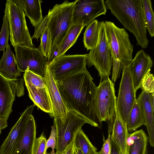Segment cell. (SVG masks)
<instances>
[{"instance_id": "f1b7e54d", "label": "cell", "mask_w": 154, "mask_h": 154, "mask_svg": "<svg viewBox=\"0 0 154 154\" xmlns=\"http://www.w3.org/2000/svg\"><path fill=\"white\" fill-rule=\"evenodd\" d=\"M146 28L151 37L154 36V13L151 0H141Z\"/></svg>"}, {"instance_id": "277c9868", "label": "cell", "mask_w": 154, "mask_h": 154, "mask_svg": "<svg viewBox=\"0 0 154 154\" xmlns=\"http://www.w3.org/2000/svg\"><path fill=\"white\" fill-rule=\"evenodd\" d=\"M76 2V0L72 2L67 0L61 4H56L46 15L51 35L48 64L55 57V53L72 24V12Z\"/></svg>"}, {"instance_id": "2e32d148", "label": "cell", "mask_w": 154, "mask_h": 154, "mask_svg": "<svg viewBox=\"0 0 154 154\" xmlns=\"http://www.w3.org/2000/svg\"><path fill=\"white\" fill-rule=\"evenodd\" d=\"M43 78L45 82L51 106L52 112L49 114L50 116L52 118L64 119L68 110L64 103L56 82L48 65Z\"/></svg>"}, {"instance_id": "e0dca14e", "label": "cell", "mask_w": 154, "mask_h": 154, "mask_svg": "<svg viewBox=\"0 0 154 154\" xmlns=\"http://www.w3.org/2000/svg\"><path fill=\"white\" fill-rule=\"evenodd\" d=\"M153 65L150 57L143 50L138 51L128 66L135 91L140 88L142 79L150 72Z\"/></svg>"}, {"instance_id": "d4e9b609", "label": "cell", "mask_w": 154, "mask_h": 154, "mask_svg": "<svg viewBox=\"0 0 154 154\" xmlns=\"http://www.w3.org/2000/svg\"><path fill=\"white\" fill-rule=\"evenodd\" d=\"M84 27L81 24H72L60 46L54 58L64 55L76 42Z\"/></svg>"}, {"instance_id": "44dd1931", "label": "cell", "mask_w": 154, "mask_h": 154, "mask_svg": "<svg viewBox=\"0 0 154 154\" xmlns=\"http://www.w3.org/2000/svg\"><path fill=\"white\" fill-rule=\"evenodd\" d=\"M24 11L25 16L29 19L32 26L35 28L42 21L43 17L40 0H11Z\"/></svg>"}, {"instance_id": "83f0119b", "label": "cell", "mask_w": 154, "mask_h": 154, "mask_svg": "<svg viewBox=\"0 0 154 154\" xmlns=\"http://www.w3.org/2000/svg\"><path fill=\"white\" fill-rule=\"evenodd\" d=\"M74 143L75 148L80 149L83 154H96L97 152V149L82 129L76 135Z\"/></svg>"}, {"instance_id": "1f68e13d", "label": "cell", "mask_w": 154, "mask_h": 154, "mask_svg": "<svg viewBox=\"0 0 154 154\" xmlns=\"http://www.w3.org/2000/svg\"><path fill=\"white\" fill-rule=\"evenodd\" d=\"M46 141L43 133L38 138H36L33 144L32 154H45Z\"/></svg>"}, {"instance_id": "6da1fadb", "label": "cell", "mask_w": 154, "mask_h": 154, "mask_svg": "<svg viewBox=\"0 0 154 154\" xmlns=\"http://www.w3.org/2000/svg\"><path fill=\"white\" fill-rule=\"evenodd\" d=\"M87 69L56 81L64 103L68 110L77 114L90 125L102 127L96 114L97 86Z\"/></svg>"}, {"instance_id": "f546056e", "label": "cell", "mask_w": 154, "mask_h": 154, "mask_svg": "<svg viewBox=\"0 0 154 154\" xmlns=\"http://www.w3.org/2000/svg\"><path fill=\"white\" fill-rule=\"evenodd\" d=\"M10 34L8 20L5 14L3 18V23L0 32V51H5V49L9 45L8 43Z\"/></svg>"}, {"instance_id": "4dcf8cb0", "label": "cell", "mask_w": 154, "mask_h": 154, "mask_svg": "<svg viewBox=\"0 0 154 154\" xmlns=\"http://www.w3.org/2000/svg\"><path fill=\"white\" fill-rule=\"evenodd\" d=\"M140 88L142 91L148 93H152L154 91V80L152 74L148 72L142 79Z\"/></svg>"}, {"instance_id": "7a4b0ae2", "label": "cell", "mask_w": 154, "mask_h": 154, "mask_svg": "<svg viewBox=\"0 0 154 154\" xmlns=\"http://www.w3.org/2000/svg\"><path fill=\"white\" fill-rule=\"evenodd\" d=\"M105 3L107 9L110 11L125 29L134 35L137 45L143 48H147L149 41L141 0H107Z\"/></svg>"}, {"instance_id": "8d00e7d4", "label": "cell", "mask_w": 154, "mask_h": 154, "mask_svg": "<svg viewBox=\"0 0 154 154\" xmlns=\"http://www.w3.org/2000/svg\"><path fill=\"white\" fill-rule=\"evenodd\" d=\"M8 120L0 117V129H4L8 126Z\"/></svg>"}, {"instance_id": "52a82bcc", "label": "cell", "mask_w": 154, "mask_h": 154, "mask_svg": "<svg viewBox=\"0 0 154 154\" xmlns=\"http://www.w3.org/2000/svg\"><path fill=\"white\" fill-rule=\"evenodd\" d=\"M86 64L89 67L94 66L101 81L107 79L111 74L112 60L106 37L103 21H100L97 42L95 47L87 54Z\"/></svg>"}, {"instance_id": "9a60e30c", "label": "cell", "mask_w": 154, "mask_h": 154, "mask_svg": "<svg viewBox=\"0 0 154 154\" xmlns=\"http://www.w3.org/2000/svg\"><path fill=\"white\" fill-rule=\"evenodd\" d=\"M34 104L28 106L10 131L0 148V154H14L23 135L26 123L35 106Z\"/></svg>"}, {"instance_id": "ba28073f", "label": "cell", "mask_w": 154, "mask_h": 154, "mask_svg": "<svg viewBox=\"0 0 154 154\" xmlns=\"http://www.w3.org/2000/svg\"><path fill=\"white\" fill-rule=\"evenodd\" d=\"M86 123V120L70 110L64 120L54 118V125L56 131L55 154L62 153L66 147L73 142L77 134Z\"/></svg>"}, {"instance_id": "b9f144b4", "label": "cell", "mask_w": 154, "mask_h": 154, "mask_svg": "<svg viewBox=\"0 0 154 154\" xmlns=\"http://www.w3.org/2000/svg\"><path fill=\"white\" fill-rule=\"evenodd\" d=\"M63 152L61 154H63Z\"/></svg>"}, {"instance_id": "4316f807", "label": "cell", "mask_w": 154, "mask_h": 154, "mask_svg": "<svg viewBox=\"0 0 154 154\" xmlns=\"http://www.w3.org/2000/svg\"><path fill=\"white\" fill-rule=\"evenodd\" d=\"M100 21L94 20L87 26L84 34L83 42L87 50L94 48L97 44L99 35Z\"/></svg>"}, {"instance_id": "9c48e42d", "label": "cell", "mask_w": 154, "mask_h": 154, "mask_svg": "<svg viewBox=\"0 0 154 154\" xmlns=\"http://www.w3.org/2000/svg\"><path fill=\"white\" fill-rule=\"evenodd\" d=\"M15 62L18 70L27 69L43 77L48 65L47 60L38 48L16 46L14 48Z\"/></svg>"}, {"instance_id": "30bf717a", "label": "cell", "mask_w": 154, "mask_h": 154, "mask_svg": "<svg viewBox=\"0 0 154 154\" xmlns=\"http://www.w3.org/2000/svg\"><path fill=\"white\" fill-rule=\"evenodd\" d=\"M87 54L63 55L54 59L48 67L56 81L86 69Z\"/></svg>"}, {"instance_id": "836d02e7", "label": "cell", "mask_w": 154, "mask_h": 154, "mask_svg": "<svg viewBox=\"0 0 154 154\" xmlns=\"http://www.w3.org/2000/svg\"><path fill=\"white\" fill-rule=\"evenodd\" d=\"M111 134H108L107 139L104 140L102 148L100 151L101 154H110Z\"/></svg>"}, {"instance_id": "60d3db41", "label": "cell", "mask_w": 154, "mask_h": 154, "mask_svg": "<svg viewBox=\"0 0 154 154\" xmlns=\"http://www.w3.org/2000/svg\"><path fill=\"white\" fill-rule=\"evenodd\" d=\"M46 154H50V153H46Z\"/></svg>"}, {"instance_id": "5b68a950", "label": "cell", "mask_w": 154, "mask_h": 154, "mask_svg": "<svg viewBox=\"0 0 154 154\" xmlns=\"http://www.w3.org/2000/svg\"><path fill=\"white\" fill-rule=\"evenodd\" d=\"M114 84L109 78L101 81L97 86L95 102V112L100 123L107 121L108 134H111L116 117L117 109Z\"/></svg>"}, {"instance_id": "8fae6325", "label": "cell", "mask_w": 154, "mask_h": 154, "mask_svg": "<svg viewBox=\"0 0 154 154\" xmlns=\"http://www.w3.org/2000/svg\"><path fill=\"white\" fill-rule=\"evenodd\" d=\"M23 78L10 79L0 73V117L8 119L16 97L24 94Z\"/></svg>"}, {"instance_id": "ac0fdd59", "label": "cell", "mask_w": 154, "mask_h": 154, "mask_svg": "<svg viewBox=\"0 0 154 154\" xmlns=\"http://www.w3.org/2000/svg\"><path fill=\"white\" fill-rule=\"evenodd\" d=\"M137 100L140 104L144 117L149 137L150 145L154 146V93H148L142 91Z\"/></svg>"}, {"instance_id": "d590c367", "label": "cell", "mask_w": 154, "mask_h": 154, "mask_svg": "<svg viewBox=\"0 0 154 154\" xmlns=\"http://www.w3.org/2000/svg\"><path fill=\"white\" fill-rule=\"evenodd\" d=\"M110 154H122L118 147L111 139L110 140Z\"/></svg>"}, {"instance_id": "cb8c5ba5", "label": "cell", "mask_w": 154, "mask_h": 154, "mask_svg": "<svg viewBox=\"0 0 154 154\" xmlns=\"http://www.w3.org/2000/svg\"><path fill=\"white\" fill-rule=\"evenodd\" d=\"M46 15L43 17L42 21L35 28L32 39L37 40L41 38V42L38 48L44 57L48 60L51 45V35L48 27L47 25Z\"/></svg>"}, {"instance_id": "7402d4cb", "label": "cell", "mask_w": 154, "mask_h": 154, "mask_svg": "<svg viewBox=\"0 0 154 154\" xmlns=\"http://www.w3.org/2000/svg\"><path fill=\"white\" fill-rule=\"evenodd\" d=\"M0 60V73L4 77L10 79H17L21 75V72L16 68L15 57L10 45L3 51Z\"/></svg>"}, {"instance_id": "f35d334b", "label": "cell", "mask_w": 154, "mask_h": 154, "mask_svg": "<svg viewBox=\"0 0 154 154\" xmlns=\"http://www.w3.org/2000/svg\"><path fill=\"white\" fill-rule=\"evenodd\" d=\"M96 154H100V152H97V153H96Z\"/></svg>"}, {"instance_id": "d6986e66", "label": "cell", "mask_w": 154, "mask_h": 154, "mask_svg": "<svg viewBox=\"0 0 154 154\" xmlns=\"http://www.w3.org/2000/svg\"><path fill=\"white\" fill-rule=\"evenodd\" d=\"M36 134L35 121L32 115L26 123L23 135L14 154H32Z\"/></svg>"}, {"instance_id": "4fadbf2b", "label": "cell", "mask_w": 154, "mask_h": 154, "mask_svg": "<svg viewBox=\"0 0 154 154\" xmlns=\"http://www.w3.org/2000/svg\"><path fill=\"white\" fill-rule=\"evenodd\" d=\"M122 70L118 97L116 98V107L122 120L126 123L136 99V92L128 66L124 67Z\"/></svg>"}, {"instance_id": "7c38bea8", "label": "cell", "mask_w": 154, "mask_h": 154, "mask_svg": "<svg viewBox=\"0 0 154 154\" xmlns=\"http://www.w3.org/2000/svg\"><path fill=\"white\" fill-rule=\"evenodd\" d=\"M23 77L29 96L34 104L43 111L51 114V106L44 78L28 69L24 72Z\"/></svg>"}, {"instance_id": "5bb4252c", "label": "cell", "mask_w": 154, "mask_h": 154, "mask_svg": "<svg viewBox=\"0 0 154 154\" xmlns=\"http://www.w3.org/2000/svg\"><path fill=\"white\" fill-rule=\"evenodd\" d=\"M106 11L103 0H76L72 12V24L87 26L97 17L105 15Z\"/></svg>"}, {"instance_id": "e575fe53", "label": "cell", "mask_w": 154, "mask_h": 154, "mask_svg": "<svg viewBox=\"0 0 154 154\" xmlns=\"http://www.w3.org/2000/svg\"><path fill=\"white\" fill-rule=\"evenodd\" d=\"M76 150L73 141L65 149L63 154H75Z\"/></svg>"}, {"instance_id": "d6a6232c", "label": "cell", "mask_w": 154, "mask_h": 154, "mask_svg": "<svg viewBox=\"0 0 154 154\" xmlns=\"http://www.w3.org/2000/svg\"><path fill=\"white\" fill-rule=\"evenodd\" d=\"M56 131L55 127L53 125L51 127V133L48 139L46 141L45 154L49 148H51L52 151L50 154H55L54 150L56 146Z\"/></svg>"}, {"instance_id": "ffe728a7", "label": "cell", "mask_w": 154, "mask_h": 154, "mask_svg": "<svg viewBox=\"0 0 154 154\" xmlns=\"http://www.w3.org/2000/svg\"><path fill=\"white\" fill-rule=\"evenodd\" d=\"M129 134L126 123L121 119L117 110L111 134V139L116 144L122 154H126L127 140Z\"/></svg>"}, {"instance_id": "74e56055", "label": "cell", "mask_w": 154, "mask_h": 154, "mask_svg": "<svg viewBox=\"0 0 154 154\" xmlns=\"http://www.w3.org/2000/svg\"><path fill=\"white\" fill-rule=\"evenodd\" d=\"M75 154H83V153L80 149H76Z\"/></svg>"}, {"instance_id": "3957f363", "label": "cell", "mask_w": 154, "mask_h": 154, "mask_svg": "<svg viewBox=\"0 0 154 154\" xmlns=\"http://www.w3.org/2000/svg\"><path fill=\"white\" fill-rule=\"evenodd\" d=\"M104 25L112 60L111 81L114 83L119 77L122 69L128 66L132 59L133 46L124 28L118 27L110 21L104 22Z\"/></svg>"}, {"instance_id": "603a6c76", "label": "cell", "mask_w": 154, "mask_h": 154, "mask_svg": "<svg viewBox=\"0 0 154 154\" xmlns=\"http://www.w3.org/2000/svg\"><path fill=\"white\" fill-rule=\"evenodd\" d=\"M148 138L143 130L129 134L126 154H146Z\"/></svg>"}, {"instance_id": "ab89813d", "label": "cell", "mask_w": 154, "mask_h": 154, "mask_svg": "<svg viewBox=\"0 0 154 154\" xmlns=\"http://www.w3.org/2000/svg\"><path fill=\"white\" fill-rule=\"evenodd\" d=\"M1 130L0 129V134H1Z\"/></svg>"}, {"instance_id": "8992f818", "label": "cell", "mask_w": 154, "mask_h": 154, "mask_svg": "<svg viewBox=\"0 0 154 154\" xmlns=\"http://www.w3.org/2000/svg\"><path fill=\"white\" fill-rule=\"evenodd\" d=\"M5 14L8 18L10 40L14 48L16 46L34 47L27 27L24 11L11 0H7Z\"/></svg>"}, {"instance_id": "484cf974", "label": "cell", "mask_w": 154, "mask_h": 154, "mask_svg": "<svg viewBox=\"0 0 154 154\" xmlns=\"http://www.w3.org/2000/svg\"><path fill=\"white\" fill-rule=\"evenodd\" d=\"M126 124L128 130L130 132L135 131L142 125H145L141 106L136 99L130 111Z\"/></svg>"}]
</instances>
